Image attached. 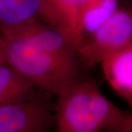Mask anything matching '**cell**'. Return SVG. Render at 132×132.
I'll use <instances>...</instances> for the list:
<instances>
[{"label":"cell","instance_id":"30bf717a","mask_svg":"<svg viewBox=\"0 0 132 132\" xmlns=\"http://www.w3.org/2000/svg\"><path fill=\"white\" fill-rule=\"evenodd\" d=\"M113 131H132V112L123 111L121 117L114 128Z\"/></svg>","mask_w":132,"mask_h":132},{"label":"cell","instance_id":"8fae6325","mask_svg":"<svg viewBox=\"0 0 132 132\" xmlns=\"http://www.w3.org/2000/svg\"><path fill=\"white\" fill-rule=\"evenodd\" d=\"M7 64L6 54V43L3 35L0 32V66Z\"/></svg>","mask_w":132,"mask_h":132},{"label":"cell","instance_id":"6da1fadb","mask_svg":"<svg viewBox=\"0 0 132 132\" xmlns=\"http://www.w3.org/2000/svg\"><path fill=\"white\" fill-rule=\"evenodd\" d=\"M123 112L104 96L94 80L81 78L57 94L55 131H113Z\"/></svg>","mask_w":132,"mask_h":132},{"label":"cell","instance_id":"9c48e42d","mask_svg":"<svg viewBox=\"0 0 132 132\" xmlns=\"http://www.w3.org/2000/svg\"><path fill=\"white\" fill-rule=\"evenodd\" d=\"M119 8L118 0H95L87 5L78 19L76 49Z\"/></svg>","mask_w":132,"mask_h":132},{"label":"cell","instance_id":"277c9868","mask_svg":"<svg viewBox=\"0 0 132 132\" xmlns=\"http://www.w3.org/2000/svg\"><path fill=\"white\" fill-rule=\"evenodd\" d=\"M54 128V108L38 96L0 107V132H47Z\"/></svg>","mask_w":132,"mask_h":132},{"label":"cell","instance_id":"5b68a950","mask_svg":"<svg viewBox=\"0 0 132 132\" xmlns=\"http://www.w3.org/2000/svg\"><path fill=\"white\" fill-rule=\"evenodd\" d=\"M95 0H43L38 19L59 29L76 48L78 19L87 5Z\"/></svg>","mask_w":132,"mask_h":132},{"label":"cell","instance_id":"3957f363","mask_svg":"<svg viewBox=\"0 0 132 132\" xmlns=\"http://www.w3.org/2000/svg\"><path fill=\"white\" fill-rule=\"evenodd\" d=\"M132 43V10L118 8L109 19L76 48L79 61L87 67Z\"/></svg>","mask_w":132,"mask_h":132},{"label":"cell","instance_id":"7a4b0ae2","mask_svg":"<svg viewBox=\"0 0 132 132\" xmlns=\"http://www.w3.org/2000/svg\"><path fill=\"white\" fill-rule=\"evenodd\" d=\"M7 64L37 85L57 95L80 80L79 59L62 57L19 37H5Z\"/></svg>","mask_w":132,"mask_h":132},{"label":"cell","instance_id":"52a82bcc","mask_svg":"<svg viewBox=\"0 0 132 132\" xmlns=\"http://www.w3.org/2000/svg\"><path fill=\"white\" fill-rule=\"evenodd\" d=\"M38 87L9 64L0 66V107L38 96Z\"/></svg>","mask_w":132,"mask_h":132},{"label":"cell","instance_id":"ba28073f","mask_svg":"<svg viewBox=\"0 0 132 132\" xmlns=\"http://www.w3.org/2000/svg\"><path fill=\"white\" fill-rule=\"evenodd\" d=\"M43 0H0L2 35L38 19Z\"/></svg>","mask_w":132,"mask_h":132},{"label":"cell","instance_id":"8992f818","mask_svg":"<svg viewBox=\"0 0 132 132\" xmlns=\"http://www.w3.org/2000/svg\"><path fill=\"white\" fill-rule=\"evenodd\" d=\"M101 64L109 85L132 107V43L109 54Z\"/></svg>","mask_w":132,"mask_h":132}]
</instances>
